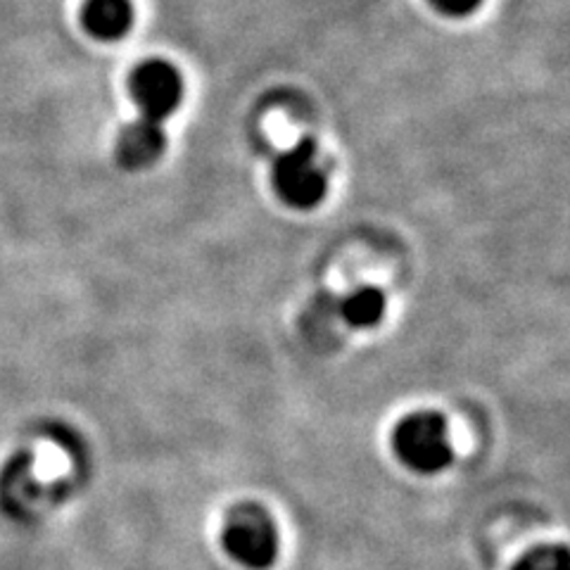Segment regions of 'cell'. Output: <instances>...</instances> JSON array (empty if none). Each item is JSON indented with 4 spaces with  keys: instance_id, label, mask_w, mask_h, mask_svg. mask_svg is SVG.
I'll return each mask as SVG.
<instances>
[{
    "instance_id": "cell-3",
    "label": "cell",
    "mask_w": 570,
    "mask_h": 570,
    "mask_svg": "<svg viewBox=\"0 0 570 570\" xmlns=\"http://www.w3.org/2000/svg\"><path fill=\"white\" fill-rule=\"evenodd\" d=\"M274 186L283 203L297 209H309L326 198V171L316 159L314 140H299L285 150L274 165Z\"/></svg>"
},
{
    "instance_id": "cell-5",
    "label": "cell",
    "mask_w": 570,
    "mask_h": 570,
    "mask_svg": "<svg viewBox=\"0 0 570 570\" xmlns=\"http://www.w3.org/2000/svg\"><path fill=\"white\" fill-rule=\"evenodd\" d=\"M167 148V136L159 121L138 119L121 131L117 140V157L127 169H146L163 157Z\"/></svg>"
},
{
    "instance_id": "cell-6",
    "label": "cell",
    "mask_w": 570,
    "mask_h": 570,
    "mask_svg": "<svg viewBox=\"0 0 570 570\" xmlns=\"http://www.w3.org/2000/svg\"><path fill=\"white\" fill-rule=\"evenodd\" d=\"M88 33L100 41H117L134 24L131 0H88L83 8Z\"/></svg>"
},
{
    "instance_id": "cell-2",
    "label": "cell",
    "mask_w": 570,
    "mask_h": 570,
    "mask_svg": "<svg viewBox=\"0 0 570 570\" xmlns=\"http://www.w3.org/2000/svg\"><path fill=\"white\" fill-rule=\"evenodd\" d=\"M222 538L228 554L247 568L264 570L276 559V525L272 515L255 504H243L230 511Z\"/></svg>"
},
{
    "instance_id": "cell-1",
    "label": "cell",
    "mask_w": 570,
    "mask_h": 570,
    "mask_svg": "<svg viewBox=\"0 0 570 570\" xmlns=\"http://www.w3.org/2000/svg\"><path fill=\"white\" fill-rule=\"evenodd\" d=\"M392 448L409 469L419 473H438L448 469L454 454L448 440L444 419L433 412L406 416L392 433Z\"/></svg>"
},
{
    "instance_id": "cell-8",
    "label": "cell",
    "mask_w": 570,
    "mask_h": 570,
    "mask_svg": "<svg viewBox=\"0 0 570 570\" xmlns=\"http://www.w3.org/2000/svg\"><path fill=\"white\" fill-rule=\"evenodd\" d=\"M515 570H570L568 551L563 547H540L525 554Z\"/></svg>"
},
{
    "instance_id": "cell-4",
    "label": "cell",
    "mask_w": 570,
    "mask_h": 570,
    "mask_svg": "<svg viewBox=\"0 0 570 570\" xmlns=\"http://www.w3.org/2000/svg\"><path fill=\"white\" fill-rule=\"evenodd\" d=\"M129 88L140 115L153 121L174 115L184 98V79L178 69L165 60L142 62L131 75Z\"/></svg>"
},
{
    "instance_id": "cell-7",
    "label": "cell",
    "mask_w": 570,
    "mask_h": 570,
    "mask_svg": "<svg viewBox=\"0 0 570 570\" xmlns=\"http://www.w3.org/2000/svg\"><path fill=\"white\" fill-rule=\"evenodd\" d=\"M341 312L350 326L371 328L385 314V295L379 288H360L343 299Z\"/></svg>"
},
{
    "instance_id": "cell-9",
    "label": "cell",
    "mask_w": 570,
    "mask_h": 570,
    "mask_svg": "<svg viewBox=\"0 0 570 570\" xmlns=\"http://www.w3.org/2000/svg\"><path fill=\"white\" fill-rule=\"evenodd\" d=\"M433 6L450 17H466L483 6V0H433Z\"/></svg>"
}]
</instances>
